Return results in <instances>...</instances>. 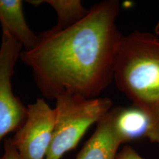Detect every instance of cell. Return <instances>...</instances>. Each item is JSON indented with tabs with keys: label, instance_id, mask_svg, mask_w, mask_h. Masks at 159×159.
<instances>
[{
	"label": "cell",
	"instance_id": "1",
	"mask_svg": "<svg viewBox=\"0 0 159 159\" xmlns=\"http://www.w3.org/2000/svg\"><path fill=\"white\" fill-rule=\"evenodd\" d=\"M119 12L116 0L95 4L78 23L40 33L35 48L21 52L20 57L32 69L43 97L96 98L111 84L123 36L116 26Z\"/></svg>",
	"mask_w": 159,
	"mask_h": 159
},
{
	"label": "cell",
	"instance_id": "2",
	"mask_svg": "<svg viewBox=\"0 0 159 159\" xmlns=\"http://www.w3.org/2000/svg\"><path fill=\"white\" fill-rule=\"evenodd\" d=\"M114 80L133 106L150 117L152 125L158 120V35L137 30L123 35L115 59Z\"/></svg>",
	"mask_w": 159,
	"mask_h": 159
},
{
	"label": "cell",
	"instance_id": "3",
	"mask_svg": "<svg viewBox=\"0 0 159 159\" xmlns=\"http://www.w3.org/2000/svg\"><path fill=\"white\" fill-rule=\"evenodd\" d=\"M52 139L45 159H61L77 148L89 128L113 108L108 97L88 99L79 95L57 97Z\"/></svg>",
	"mask_w": 159,
	"mask_h": 159
},
{
	"label": "cell",
	"instance_id": "4",
	"mask_svg": "<svg viewBox=\"0 0 159 159\" xmlns=\"http://www.w3.org/2000/svg\"><path fill=\"white\" fill-rule=\"evenodd\" d=\"M22 47L13 37L2 33L0 45V143L7 134L16 131L27 117V107L12 89V77Z\"/></svg>",
	"mask_w": 159,
	"mask_h": 159
},
{
	"label": "cell",
	"instance_id": "5",
	"mask_svg": "<svg viewBox=\"0 0 159 159\" xmlns=\"http://www.w3.org/2000/svg\"><path fill=\"white\" fill-rule=\"evenodd\" d=\"M25 122L11 139L23 159H45L52 139L55 111L42 98L27 106Z\"/></svg>",
	"mask_w": 159,
	"mask_h": 159
},
{
	"label": "cell",
	"instance_id": "6",
	"mask_svg": "<svg viewBox=\"0 0 159 159\" xmlns=\"http://www.w3.org/2000/svg\"><path fill=\"white\" fill-rule=\"evenodd\" d=\"M121 107L112 108L97 123L94 134L75 159H116L119 149L126 144L119 127Z\"/></svg>",
	"mask_w": 159,
	"mask_h": 159
},
{
	"label": "cell",
	"instance_id": "7",
	"mask_svg": "<svg viewBox=\"0 0 159 159\" xmlns=\"http://www.w3.org/2000/svg\"><path fill=\"white\" fill-rule=\"evenodd\" d=\"M0 24L2 33L21 43L25 51L31 50L39 43V35L30 28L26 21L21 0H0Z\"/></svg>",
	"mask_w": 159,
	"mask_h": 159
},
{
	"label": "cell",
	"instance_id": "8",
	"mask_svg": "<svg viewBox=\"0 0 159 159\" xmlns=\"http://www.w3.org/2000/svg\"><path fill=\"white\" fill-rule=\"evenodd\" d=\"M118 123L126 143L146 137L152 125L150 117L144 111L134 106L121 107Z\"/></svg>",
	"mask_w": 159,
	"mask_h": 159
},
{
	"label": "cell",
	"instance_id": "9",
	"mask_svg": "<svg viewBox=\"0 0 159 159\" xmlns=\"http://www.w3.org/2000/svg\"><path fill=\"white\" fill-rule=\"evenodd\" d=\"M41 3L49 4L56 12L57 23L50 29L54 32L75 25L84 19L89 12L80 0H45L41 1Z\"/></svg>",
	"mask_w": 159,
	"mask_h": 159
},
{
	"label": "cell",
	"instance_id": "10",
	"mask_svg": "<svg viewBox=\"0 0 159 159\" xmlns=\"http://www.w3.org/2000/svg\"><path fill=\"white\" fill-rule=\"evenodd\" d=\"M0 159H23L12 142L11 139H7L4 143V152Z\"/></svg>",
	"mask_w": 159,
	"mask_h": 159
},
{
	"label": "cell",
	"instance_id": "11",
	"mask_svg": "<svg viewBox=\"0 0 159 159\" xmlns=\"http://www.w3.org/2000/svg\"><path fill=\"white\" fill-rule=\"evenodd\" d=\"M116 159H145L139 152L129 145H125L119 151Z\"/></svg>",
	"mask_w": 159,
	"mask_h": 159
},
{
	"label": "cell",
	"instance_id": "12",
	"mask_svg": "<svg viewBox=\"0 0 159 159\" xmlns=\"http://www.w3.org/2000/svg\"><path fill=\"white\" fill-rule=\"evenodd\" d=\"M146 138H148L151 142L158 144L159 146V119L151 126Z\"/></svg>",
	"mask_w": 159,
	"mask_h": 159
},
{
	"label": "cell",
	"instance_id": "13",
	"mask_svg": "<svg viewBox=\"0 0 159 159\" xmlns=\"http://www.w3.org/2000/svg\"><path fill=\"white\" fill-rule=\"evenodd\" d=\"M155 34H156L157 35H159V20L158 23L156 24V27H155Z\"/></svg>",
	"mask_w": 159,
	"mask_h": 159
}]
</instances>
